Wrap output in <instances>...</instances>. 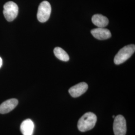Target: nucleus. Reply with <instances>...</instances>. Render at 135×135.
Wrapping results in <instances>:
<instances>
[{
    "label": "nucleus",
    "mask_w": 135,
    "mask_h": 135,
    "mask_svg": "<svg viewBox=\"0 0 135 135\" xmlns=\"http://www.w3.org/2000/svg\"><path fill=\"white\" fill-rule=\"evenodd\" d=\"M97 121V118L94 113L92 112L86 113L78 121V129L82 132L91 130L95 127Z\"/></svg>",
    "instance_id": "nucleus-1"
},
{
    "label": "nucleus",
    "mask_w": 135,
    "mask_h": 135,
    "mask_svg": "<svg viewBox=\"0 0 135 135\" xmlns=\"http://www.w3.org/2000/svg\"><path fill=\"white\" fill-rule=\"evenodd\" d=\"M135 51V45H129L126 46L120 50L116 54L114 58V63L116 65H120L124 63L134 53Z\"/></svg>",
    "instance_id": "nucleus-2"
},
{
    "label": "nucleus",
    "mask_w": 135,
    "mask_h": 135,
    "mask_svg": "<svg viewBox=\"0 0 135 135\" xmlns=\"http://www.w3.org/2000/svg\"><path fill=\"white\" fill-rule=\"evenodd\" d=\"M51 11L52 8L49 2L46 1L42 2L39 5L37 12V18L39 22H47L50 17Z\"/></svg>",
    "instance_id": "nucleus-3"
},
{
    "label": "nucleus",
    "mask_w": 135,
    "mask_h": 135,
    "mask_svg": "<svg viewBox=\"0 0 135 135\" xmlns=\"http://www.w3.org/2000/svg\"><path fill=\"white\" fill-rule=\"evenodd\" d=\"M18 6L13 2H8L4 6L3 14L5 18L9 22H11L15 19L18 16Z\"/></svg>",
    "instance_id": "nucleus-4"
},
{
    "label": "nucleus",
    "mask_w": 135,
    "mask_h": 135,
    "mask_svg": "<svg viewBox=\"0 0 135 135\" xmlns=\"http://www.w3.org/2000/svg\"><path fill=\"white\" fill-rule=\"evenodd\" d=\"M113 131L115 135H125L127 125L124 116L119 115L115 117L113 123Z\"/></svg>",
    "instance_id": "nucleus-5"
},
{
    "label": "nucleus",
    "mask_w": 135,
    "mask_h": 135,
    "mask_svg": "<svg viewBox=\"0 0 135 135\" xmlns=\"http://www.w3.org/2000/svg\"><path fill=\"white\" fill-rule=\"evenodd\" d=\"M88 89V85L87 83L81 82L71 87L69 90V93L73 98H77L84 94Z\"/></svg>",
    "instance_id": "nucleus-6"
},
{
    "label": "nucleus",
    "mask_w": 135,
    "mask_h": 135,
    "mask_svg": "<svg viewBox=\"0 0 135 135\" xmlns=\"http://www.w3.org/2000/svg\"><path fill=\"white\" fill-rule=\"evenodd\" d=\"M16 99H11L3 102L0 105V114H5L14 110L18 104Z\"/></svg>",
    "instance_id": "nucleus-7"
},
{
    "label": "nucleus",
    "mask_w": 135,
    "mask_h": 135,
    "mask_svg": "<svg viewBox=\"0 0 135 135\" xmlns=\"http://www.w3.org/2000/svg\"><path fill=\"white\" fill-rule=\"evenodd\" d=\"M91 34L96 39L104 40L111 37V32L105 28H97L91 30Z\"/></svg>",
    "instance_id": "nucleus-8"
},
{
    "label": "nucleus",
    "mask_w": 135,
    "mask_h": 135,
    "mask_svg": "<svg viewBox=\"0 0 135 135\" xmlns=\"http://www.w3.org/2000/svg\"><path fill=\"white\" fill-rule=\"evenodd\" d=\"M20 130L23 135H33L34 130L33 122L30 119L25 120L21 123Z\"/></svg>",
    "instance_id": "nucleus-9"
},
{
    "label": "nucleus",
    "mask_w": 135,
    "mask_h": 135,
    "mask_svg": "<svg viewBox=\"0 0 135 135\" xmlns=\"http://www.w3.org/2000/svg\"><path fill=\"white\" fill-rule=\"evenodd\" d=\"M92 23L98 28H105L109 24V20L106 17L101 14L94 15L92 18Z\"/></svg>",
    "instance_id": "nucleus-10"
},
{
    "label": "nucleus",
    "mask_w": 135,
    "mask_h": 135,
    "mask_svg": "<svg viewBox=\"0 0 135 135\" xmlns=\"http://www.w3.org/2000/svg\"><path fill=\"white\" fill-rule=\"evenodd\" d=\"M54 53L58 59L64 62H68L70 59L67 52L60 47H56L54 49Z\"/></svg>",
    "instance_id": "nucleus-11"
},
{
    "label": "nucleus",
    "mask_w": 135,
    "mask_h": 135,
    "mask_svg": "<svg viewBox=\"0 0 135 135\" xmlns=\"http://www.w3.org/2000/svg\"><path fill=\"white\" fill-rule=\"evenodd\" d=\"M2 64H3V61H2V58L0 57V68H1V67H2Z\"/></svg>",
    "instance_id": "nucleus-12"
},
{
    "label": "nucleus",
    "mask_w": 135,
    "mask_h": 135,
    "mask_svg": "<svg viewBox=\"0 0 135 135\" xmlns=\"http://www.w3.org/2000/svg\"><path fill=\"white\" fill-rule=\"evenodd\" d=\"M115 116H113V118H115Z\"/></svg>",
    "instance_id": "nucleus-13"
}]
</instances>
